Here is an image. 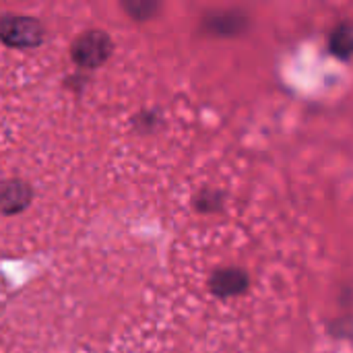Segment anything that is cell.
<instances>
[{
  "mask_svg": "<svg viewBox=\"0 0 353 353\" xmlns=\"http://www.w3.org/2000/svg\"><path fill=\"white\" fill-rule=\"evenodd\" d=\"M110 50H112V41H110L108 33H103V31H87L74 41L72 58L81 66L95 68V66L105 62V58L110 56Z\"/></svg>",
  "mask_w": 353,
  "mask_h": 353,
  "instance_id": "obj_2",
  "label": "cell"
},
{
  "mask_svg": "<svg viewBox=\"0 0 353 353\" xmlns=\"http://www.w3.org/2000/svg\"><path fill=\"white\" fill-rule=\"evenodd\" d=\"M155 4H151V2H130V4H126V10L134 17V19H147V17H151L153 12H155Z\"/></svg>",
  "mask_w": 353,
  "mask_h": 353,
  "instance_id": "obj_6",
  "label": "cell"
},
{
  "mask_svg": "<svg viewBox=\"0 0 353 353\" xmlns=\"http://www.w3.org/2000/svg\"><path fill=\"white\" fill-rule=\"evenodd\" d=\"M0 37L14 48H33L41 43L43 33H41V25L35 19L10 14L0 21Z\"/></svg>",
  "mask_w": 353,
  "mask_h": 353,
  "instance_id": "obj_1",
  "label": "cell"
},
{
  "mask_svg": "<svg viewBox=\"0 0 353 353\" xmlns=\"http://www.w3.org/2000/svg\"><path fill=\"white\" fill-rule=\"evenodd\" d=\"M31 199L29 188L23 182H4L0 184V211L17 213Z\"/></svg>",
  "mask_w": 353,
  "mask_h": 353,
  "instance_id": "obj_4",
  "label": "cell"
},
{
  "mask_svg": "<svg viewBox=\"0 0 353 353\" xmlns=\"http://www.w3.org/2000/svg\"><path fill=\"white\" fill-rule=\"evenodd\" d=\"M331 50L341 56V58H347L350 52H352V31H350V25L343 23L335 33H333V39H331Z\"/></svg>",
  "mask_w": 353,
  "mask_h": 353,
  "instance_id": "obj_5",
  "label": "cell"
},
{
  "mask_svg": "<svg viewBox=\"0 0 353 353\" xmlns=\"http://www.w3.org/2000/svg\"><path fill=\"white\" fill-rule=\"evenodd\" d=\"M211 288L219 298L238 296L248 288V277L238 269H223V271H217L213 275Z\"/></svg>",
  "mask_w": 353,
  "mask_h": 353,
  "instance_id": "obj_3",
  "label": "cell"
}]
</instances>
